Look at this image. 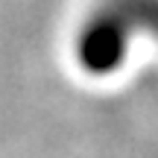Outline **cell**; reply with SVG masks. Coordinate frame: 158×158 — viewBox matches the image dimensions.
<instances>
[{
    "label": "cell",
    "instance_id": "1",
    "mask_svg": "<svg viewBox=\"0 0 158 158\" xmlns=\"http://www.w3.org/2000/svg\"><path fill=\"white\" fill-rule=\"evenodd\" d=\"M120 18L158 35V0H120Z\"/></svg>",
    "mask_w": 158,
    "mask_h": 158
}]
</instances>
